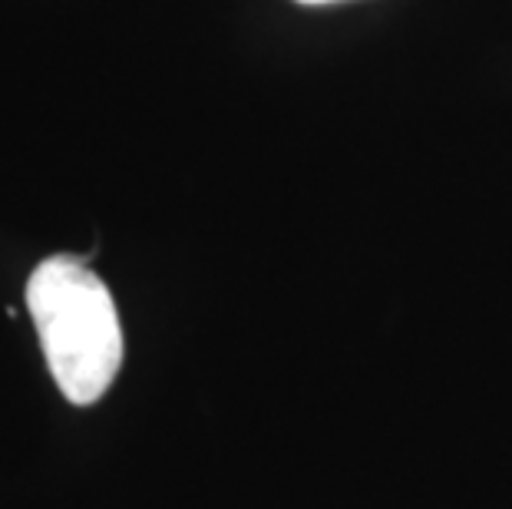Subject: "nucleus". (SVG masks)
I'll return each mask as SVG.
<instances>
[{
  "mask_svg": "<svg viewBox=\"0 0 512 509\" xmlns=\"http://www.w3.org/2000/svg\"><path fill=\"white\" fill-rule=\"evenodd\" d=\"M298 4H337V0H298Z\"/></svg>",
  "mask_w": 512,
  "mask_h": 509,
  "instance_id": "nucleus-2",
  "label": "nucleus"
},
{
  "mask_svg": "<svg viewBox=\"0 0 512 509\" xmlns=\"http://www.w3.org/2000/svg\"><path fill=\"white\" fill-rule=\"evenodd\" d=\"M27 311L60 394L96 404L123 367V328L103 278L83 258H43L27 278Z\"/></svg>",
  "mask_w": 512,
  "mask_h": 509,
  "instance_id": "nucleus-1",
  "label": "nucleus"
}]
</instances>
